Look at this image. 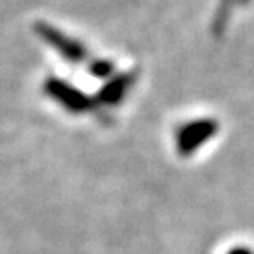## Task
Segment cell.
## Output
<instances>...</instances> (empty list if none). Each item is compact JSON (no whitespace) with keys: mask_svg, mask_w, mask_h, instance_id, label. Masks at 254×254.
I'll use <instances>...</instances> for the list:
<instances>
[{"mask_svg":"<svg viewBox=\"0 0 254 254\" xmlns=\"http://www.w3.org/2000/svg\"><path fill=\"white\" fill-rule=\"evenodd\" d=\"M132 81H134V74L119 76L113 83L108 85V87L103 90V94H101L103 101H104V103H108V104H119L120 99L124 97V94L131 88Z\"/></svg>","mask_w":254,"mask_h":254,"instance_id":"277c9868","label":"cell"},{"mask_svg":"<svg viewBox=\"0 0 254 254\" xmlns=\"http://www.w3.org/2000/svg\"><path fill=\"white\" fill-rule=\"evenodd\" d=\"M228 254H254V253L251 249H247V247H235Z\"/></svg>","mask_w":254,"mask_h":254,"instance_id":"5b68a950","label":"cell"},{"mask_svg":"<svg viewBox=\"0 0 254 254\" xmlns=\"http://www.w3.org/2000/svg\"><path fill=\"white\" fill-rule=\"evenodd\" d=\"M219 131V124L214 119H199L194 122H189L187 126L180 127L177 134V148L179 154L184 157L194 154L198 148H201L210 138H214Z\"/></svg>","mask_w":254,"mask_h":254,"instance_id":"6da1fadb","label":"cell"},{"mask_svg":"<svg viewBox=\"0 0 254 254\" xmlns=\"http://www.w3.org/2000/svg\"><path fill=\"white\" fill-rule=\"evenodd\" d=\"M39 34L48 41L50 46H53L62 53L64 59L71 60V62H79V60L85 59L83 46L78 44L76 41L69 39L67 36L60 34L59 30H53L52 27H46V25H39Z\"/></svg>","mask_w":254,"mask_h":254,"instance_id":"7a4b0ae2","label":"cell"},{"mask_svg":"<svg viewBox=\"0 0 254 254\" xmlns=\"http://www.w3.org/2000/svg\"><path fill=\"white\" fill-rule=\"evenodd\" d=\"M46 92L52 95L53 99L59 101L64 108H67L71 111H83L88 108V103L85 101V97L79 94L78 90H74L72 87H69L67 83L59 81V79H53V81H48Z\"/></svg>","mask_w":254,"mask_h":254,"instance_id":"3957f363","label":"cell"}]
</instances>
